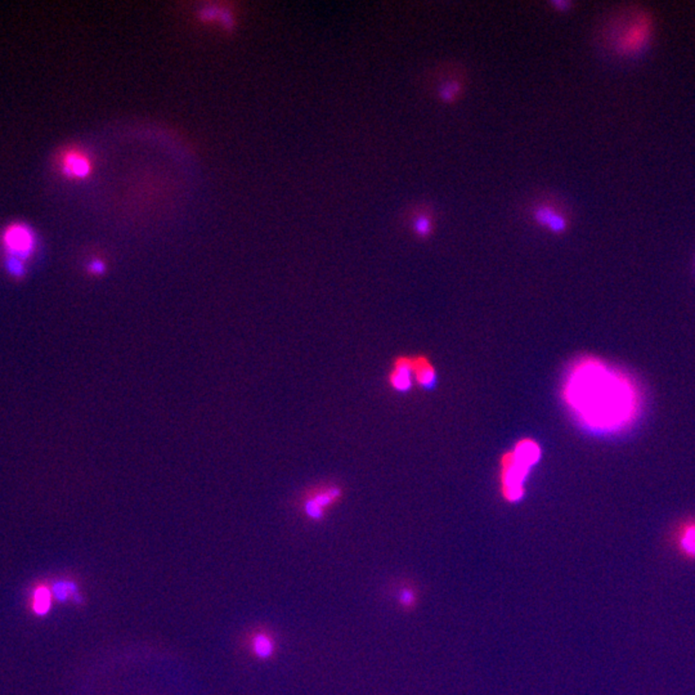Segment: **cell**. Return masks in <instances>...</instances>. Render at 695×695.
<instances>
[{
    "label": "cell",
    "mask_w": 695,
    "mask_h": 695,
    "mask_svg": "<svg viewBox=\"0 0 695 695\" xmlns=\"http://www.w3.org/2000/svg\"><path fill=\"white\" fill-rule=\"evenodd\" d=\"M7 268L9 273L14 277H22L25 275V264L21 260H17V259L8 258Z\"/></svg>",
    "instance_id": "e0dca14e"
},
{
    "label": "cell",
    "mask_w": 695,
    "mask_h": 695,
    "mask_svg": "<svg viewBox=\"0 0 695 695\" xmlns=\"http://www.w3.org/2000/svg\"><path fill=\"white\" fill-rule=\"evenodd\" d=\"M52 591L49 590L46 586H39L36 590L34 591L33 607L34 613L38 616H46L51 610L52 605Z\"/></svg>",
    "instance_id": "2e32d148"
},
{
    "label": "cell",
    "mask_w": 695,
    "mask_h": 695,
    "mask_svg": "<svg viewBox=\"0 0 695 695\" xmlns=\"http://www.w3.org/2000/svg\"><path fill=\"white\" fill-rule=\"evenodd\" d=\"M387 384L397 393H407L412 389V355H398L394 358L387 375Z\"/></svg>",
    "instance_id": "ba28073f"
},
{
    "label": "cell",
    "mask_w": 695,
    "mask_h": 695,
    "mask_svg": "<svg viewBox=\"0 0 695 695\" xmlns=\"http://www.w3.org/2000/svg\"><path fill=\"white\" fill-rule=\"evenodd\" d=\"M93 166L92 156L80 147H69L59 153V171L69 179H86L92 174Z\"/></svg>",
    "instance_id": "52a82bcc"
},
{
    "label": "cell",
    "mask_w": 695,
    "mask_h": 695,
    "mask_svg": "<svg viewBox=\"0 0 695 695\" xmlns=\"http://www.w3.org/2000/svg\"><path fill=\"white\" fill-rule=\"evenodd\" d=\"M529 213L532 219L539 227L550 230L552 233H562L569 225L567 213L563 210L558 201L552 200L550 197L537 198L532 203Z\"/></svg>",
    "instance_id": "8992f818"
},
{
    "label": "cell",
    "mask_w": 695,
    "mask_h": 695,
    "mask_svg": "<svg viewBox=\"0 0 695 695\" xmlns=\"http://www.w3.org/2000/svg\"><path fill=\"white\" fill-rule=\"evenodd\" d=\"M440 81L437 83V94L442 101L445 102H453L459 99L461 93L464 92L465 86V76L462 71H460L459 67H453L452 70L447 71L440 70Z\"/></svg>",
    "instance_id": "9c48e42d"
},
{
    "label": "cell",
    "mask_w": 695,
    "mask_h": 695,
    "mask_svg": "<svg viewBox=\"0 0 695 695\" xmlns=\"http://www.w3.org/2000/svg\"><path fill=\"white\" fill-rule=\"evenodd\" d=\"M52 594L59 603H65L67 600H73L75 603H81V599H80L81 597L78 592V586L71 581L56 582L53 584Z\"/></svg>",
    "instance_id": "9a60e30c"
},
{
    "label": "cell",
    "mask_w": 695,
    "mask_h": 695,
    "mask_svg": "<svg viewBox=\"0 0 695 695\" xmlns=\"http://www.w3.org/2000/svg\"><path fill=\"white\" fill-rule=\"evenodd\" d=\"M674 544L682 558L695 562V519H686L679 524L674 534Z\"/></svg>",
    "instance_id": "30bf717a"
},
{
    "label": "cell",
    "mask_w": 695,
    "mask_h": 695,
    "mask_svg": "<svg viewBox=\"0 0 695 695\" xmlns=\"http://www.w3.org/2000/svg\"><path fill=\"white\" fill-rule=\"evenodd\" d=\"M1 245L8 258L25 262L35 251L36 238L26 224H9L1 233Z\"/></svg>",
    "instance_id": "5b68a950"
},
{
    "label": "cell",
    "mask_w": 695,
    "mask_h": 695,
    "mask_svg": "<svg viewBox=\"0 0 695 695\" xmlns=\"http://www.w3.org/2000/svg\"><path fill=\"white\" fill-rule=\"evenodd\" d=\"M412 374L415 384L421 389L429 390L437 385L438 372L427 355H412Z\"/></svg>",
    "instance_id": "8fae6325"
},
{
    "label": "cell",
    "mask_w": 695,
    "mask_h": 695,
    "mask_svg": "<svg viewBox=\"0 0 695 695\" xmlns=\"http://www.w3.org/2000/svg\"><path fill=\"white\" fill-rule=\"evenodd\" d=\"M563 400L581 427L599 435L622 433L634 425L641 411L636 382L595 357L573 363L565 376Z\"/></svg>",
    "instance_id": "6da1fadb"
},
{
    "label": "cell",
    "mask_w": 695,
    "mask_h": 695,
    "mask_svg": "<svg viewBox=\"0 0 695 695\" xmlns=\"http://www.w3.org/2000/svg\"><path fill=\"white\" fill-rule=\"evenodd\" d=\"M395 600L400 609L411 612L419 605V591L412 584H400L395 594Z\"/></svg>",
    "instance_id": "5bb4252c"
},
{
    "label": "cell",
    "mask_w": 695,
    "mask_h": 695,
    "mask_svg": "<svg viewBox=\"0 0 695 695\" xmlns=\"http://www.w3.org/2000/svg\"><path fill=\"white\" fill-rule=\"evenodd\" d=\"M105 263L99 260V259H94L88 265V270L94 275H102L105 272Z\"/></svg>",
    "instance_id": "ac0fdd59"
},
{
    "label": "cell",
    "mask_w": 695,
    "mask_h": 695,
    "mask_svg": "<svg viewBox=\"0 0 695 695\" xmlns=\"http://www.w3.org/2000/svg\"><path fill=\"white\" fill-rule=\"evenodd\" d=\"M542 459V447L537 440L525 437L499 459V494L509 505H517L525 497V482L534 466Z\"/></svg>",
    "instance_id": "7a4b0ae2"
},
{
    "label": "cell",
    "mask_w": 695,
    "mask_h": 695,
    "mask_svg": "<svg viewBox=\"0 0 695 695\" xmlns=\"http://www.w3.org/2000/svg\"><path fill=\"white\" fill-rule=\"evenodd\" d=\"M651 29V20L643 12L627 16L613 29L612 44L614 52L626 57L643 52L649 44Z\"/></svg>",
    "instance_id": "3957f363"
},
{
    "label": "cell",
    "mask_w": 695,
    "mask_h": 695,
    "mask_svg": "<svg viewBox=\"0 0 695 695\" xmlns=\"http://www.w3.org/2000/svg\"><path fill=\"white\" fill-rule=\"evenodd\" d=\"M408 222L416 236L427 238L430 236L434 227L433 213L427 205L415 206L408 213Z\"/></svg>",
    "instance_id": "7c38bea8"
},
{
    "label": "cell",
    "mask_w": 695,
    "mask_h": 695,
    "mask_svg": "<svg viewBox=\"0 0 695 695\" xmlns=\"http://www.w3.org/2000/svg\"><path fill=\"white\" fill-rule=\"evenodd\" d=\"M251 650H253V654L259 659H263V661L270 659L272 656H275V640L265 632H258L251 639Z\"/></svg>",
    "instance_id": "4fadbf2b"
},
{
    "label": "cell",
    "mask_w": 695,
    "mask_h": 695,
    "mask_svg": "<svg viewBox=\"0 0 695 695\" xmlns=\"http://www.w3.org/2000/svg\"><path fill=\"white\" fill-rule=\"evenodd\" d=\"M344 491L340 485L325 483L313 485L303 494L302 512L305 518L312 522H321L328 512L340 502Z\"/></svg>",
    "instance_id": "277c9868"
}]
</instances>
